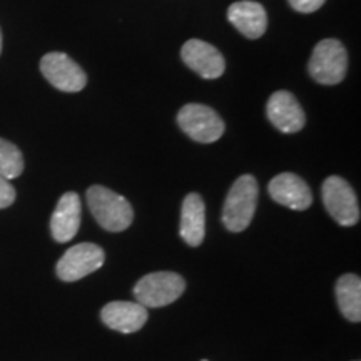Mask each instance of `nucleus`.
I'll return each mask as SVG.
<instances>
[{
	"label": "nucleus",
	"instance_id": "7",
	"mask_svg": "<svg viewBox=\"0 0 361 361\" xmlns=\"http://www.w3.org/2000/svg\"><path fill=\"white\" fill-rule=\"evenodd\" d=\"M104 251L94 243H80L69 247L57 261L56 273L66 283L79 281L89 274L96 273L104 264Z\"/></svg>",
	"mask_w": 361,
	"mask_h": 361
},
{
	"label": "nucleus",
	"instance_id": "5",
	"mask_svg": "<svg viewBox=\"0 0 361 361\" xmlns=\"http://www.w3.org/2000/svg\"><path fill=\"white\" fill-rule=\"evenodd\" d=\"M179 128L192 141L211 144L221 139L224 134V123L218 112L202 104H188L178 114Z\"/></svg>",
	"mask_w": 361,
	"mask_h": 361
},
{
	"label": "nucleus",
	"instance_id": "21",
	"mask_svg": "<svg viewBox=\"0 0 361 361\" xmlns=\"http://www.w3.org/2000/svg\"><path fill=\"white\" fill-rule=\"evenodd\" d=\"M202 361H207V360H202Z\"/></svg>",
	"mask_w": 361,
	"mask_h": 361
},
{
	"label": "nucleus",
	"instance_id": "18",
	"mask_svg": "<svg viewBox=\"0 0 361 361\" xmlns=\"http://www.w3.org/2000/svg\"><path fill=\"white\" fill-rule=\"evenodd\" d=\"M16 188L7 179L0 178V209H6V207L12 206L13 201H16Z\"/></svg>",
	"mask_w": 361,
	"mask_h": 361
},
{
	"label": "nucleus",
	"instance_id": "17",
	"mask_svg": "<svg viewBox=\"0 0 361 361\" xmlns=\"http://www.w3.org/2000/svg\"><path fill=\"white\" fill-rule=\"evenodd\" d=\"M24 171V157L16 144L0 137V178L11 180L19 178Z\"/></svg>",
	"mask_w": 361,
	"mask_h": 361
},
{
	"label": "nucleus",
	"instance_id": "6",
	"mask_svg": "<svg viewBox=\"0 0 361 361\" xmlns=\"http://www.w3.org/2000/svg\"><path fill=\"white\" fill-rule=\"evenodd\" d=\"M322 196L331 218L341 226H355L360 221V206L353 188L340 176H329L323 183Z\"/></svg>",
	"mask_w": 361,
	"mask_h": 361
},
{
	"label": "nucleus",
	"instance_id": "11",
	"mask_svg": "<svg viewBox=\"0 0 361 361\" xmlns=\"http://www.w3.org/2000/svg\"><path fill=\"white\" fill-rule=\"evenodd\" d=\"M268 191L269 196L278 204L286 206L295 211L308 209L311 202H313V194H311L308 184L300 176L293 173L278 174L276 178L271 179Z\"/></svg>",
	"mask_w": 361,
	"mask_h": 361
},
{
	"label": "nucleus",
	"instance_id": "16",
	"mask_svg": "<svg viewBox=\"0 0 361 361\" xmlns=\"http://www.w3.org/2000/svg\"><path fill=\"white\" fill-rule=\"evenodd\" d=\"M336 301L348 322L361 319V279L356 274H343L336 283Z\"/></svg>",
	"mask_w": 361,
	"mask_h": 361
},
{
	"label": "nucleus",
	"instance_id": "2",
	"mask_svg": "<svg viewBox=\"0 0 361 361\" xmlns=\"http://www.w3.org/2000/svg\"><path fill=\"white\" fill-rule=\"evenodd\" d=\"M258 197V180L251 174H245L234 180L223 207V223L226 229H229L231 233L245 231L255 218Z\"/></svg>",
	"mask_w": 361,
	"mask_h": 361
},
{
	"label": "nucleus",
	"instance_id": "4",
	"mask_svg": "<svg viewBox=\"0 0 361 361\" xmlns=\"http://www.w3.org/2000/svg\"><path fill=\"white\" fill-rule=\"evenodd\" d=\"M348 69V54L336 39H324L311 54L308 71L316 82L324 85L340 84Z\"/></svg>",
	"mask_w": 361,
	"mask_h": 361
},
{
	"label": "nucleus",
	"instance_id": "8",
	"mask_svg": "<svg viewBox=\"0 0 361 361\" xmlns=\"http://www.w3.org/2000/svg\"><path fill=\"white\" fill-rule=\"evenodd\" d=\"M40 72L62 92H79L87 84V75L78 62L64 52H51L40 61Z\"/></svg>",
	"mask_w": 361,
	"mask_h": 361
},
{
	"label": "nucleus",
	"instance_id": "19",
	"mask_svg": "<svg viewBox=\"0 0 361 361\" xmlns=\"http://www.w3.org/2000/svg\"><path fill=\"white\" fill-rule=\"evenodd\" d=\"M288 2H290V6L295 8L296 12L311 13L318 11V8H322L326 0H288Z\"/></svg>",
	"mask_w": 361,
	"mask_h": 361
},
{
	"label": "nucleus",
	"instance_id": "12",
	"mask_svg": "<svg viewBox=\"0 0 361 361\" xmlns=\"http://www.w3.org/2000/svg\"><path fill=\"white\" fill-rule=\"evenodd\" d=\"M101 318L106 326L114 331L130 335L139 331L146 324L149 313L146 306L133 301H112L107 303L101 311Z\"/></svg>",
	"mask_w": 361,
	"mask_h": 361
},
{
	"label": "nucleus",
	"instance_id": "13",
	"mask_svg": "<svg viewBox=\"0 0 361 361\" xmlns=\"http://www.w3.org/2000/svg\"><path fill=\"white\" fill-rule=\"evenodd\" d=\"M82 218V202L78 192H66L57 202L51 218V233L57 243H67L75 238Z\"/></svg>",
	"mask_w": 361,
	"mask_h": 361
},
{
	"label": "nucleus",
	"instance_id": "20",
	"mask_svg": "<svg viewBox=\"0 0 361 361\" xmlns=\"http://www.w3.org/2000/svg\"><path fill=\"white\" fill-rule=\"evenodd\" d=\"M0 52H2V32H0Z\"/></svg>",
	"mask_w": 361,
	"mask_h": 361
},
{
	"label": "nucleus",
	"instance_id": "9",
	"mask_svg": "<svg viewBox=\"0 0 361 361\" xmlns=\"http://www.w3.org/2000/svg\"><path fill=\"white\" fill-rule=\"evenodd\" d=\"M180 57L202 79H218L224 74V57L214 45L200 39H191L180 49Z\"/></svg>",
	"mask_w": 361,
	"mask_h": 361
},
{
	"label": "nucleus",
	"instance_id": "14",
	"mask_svg": "<svg viewBox=\"0 0 361 361\" xmlns=\"http://www.w3.org/2000/svg\"><path fill=\"white\" fill-rule=\"evenodd\" d=\"M228 19L247 39H259L268 27L264 7L251 0H241L229 6Z\"/></svg>",
	"mask_w": 361,
	"mask_h": 361
},
{
	"label": "nucleus",
	"instance_id": "1",
	"mask_svg": "<svg viewBox=\"0 0 361 361\" xmlns=\"http://www.w3.org/2000/svg\"><path fill=\"white\" fill-rule=\"evenodd\" d=\"M87 204L94 219L101 228L111 233L126 231L134 219L133 206L126 197L104 186H90L87 189Z\"/></svg>",
	"mask_w": 361,
	"mask_h": 361
},
{
	"label": "nucleus",
	"instance_id": "3",
	"mask_svg": "<svg viewBox=\"0 0 361 361\" xmlns=\"http://www.w3.org/2000/svg\"><path fill=\"white\" fill-rule=\"evenodd\" d=\"M186 290V281L173 271H157L146 274L134 286V296L137 303L146 308H162L179 300Z\"/></svg>",
	"mask_w": 361,
	"mask_h": 361
},
{
	"label": "nucleus",
	"instance_id": "10",
	"mask_svg": "<svg viewBox=\"0 0 361 361\" xmlns=\"http://www.w3.org/2000/svg\"><path fill=\"white\" fill-rule=\"evenodd\" d=\"M266 114H268L269 123L284 134L300 133L306 123L300 102L288 90H278L269 97Z\"/></svg>",
	"mask_w": 361,
	"mask_h": 361
},
{
	"label": "nucleus",
	"instance_id": "15",
	"mask_svg": "<svg viewBox=\"0 0 361 361\" xmlns=\"http://www.w3.org/2000/svg\"><path fill=\"white\" fill-rule=\"evenodd\" d=\"M179 234L189 246L202 245L206 234V206L200 194H188L180 209Z\"/></svg>",
	"mask_w": 361,
	"mask_h": 361
}]
</instances>
